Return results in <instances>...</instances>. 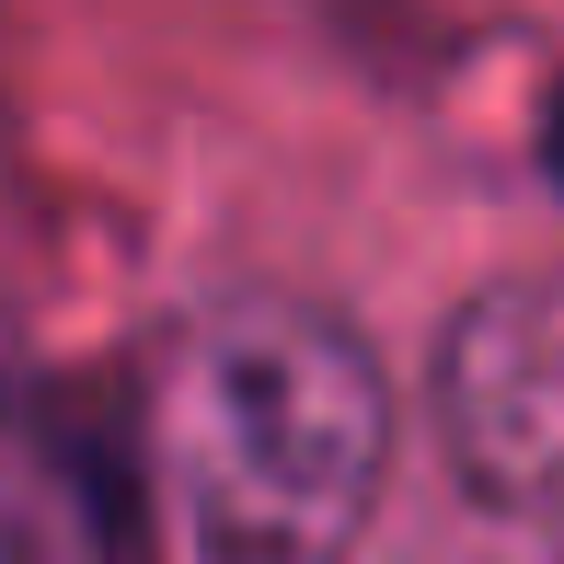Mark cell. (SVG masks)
Instances as JSON below:
<instances>
[{
  "label": "cell",
  "mask_w": 564,
  "mask_h": 564,
  "mask_svg": "<svg viewBox=\"0 0 564 564\" xmlns=\"http://www.w3.org/2000/svg\"><path fill=\"white\" fill-rule=\"evenodd\" d=\"M185 564H346L392 484V380L323 300L230 289L150 380Z\"/></svg>",
  "instance_id": "6da1fadb"
},
{
  "label": "cell",
  "mask_w": 564,
  "mask_h": 564,
  "mask_svg": "<svg viewBox=\"0 0 564 564\" xmlns=\"http://www.w3.org/2000/svg\"><path fill=\"white\" fill-rule=\"evenodd\" d=\"M438 449L484 519L564 530V265L484 276L438 335Z\"/></svg>",
  "instance_id": "7a4b0ae2"
},
{
  "label": "cell",
  "mask_w": 564,
  "mask_h": 564,
  "mask_svg": "<svg viewBox=\"0 0 564 564\" xmlns=\"http://www.w3.org/2000/svg\"><path fill=\"white\" fill-rule=\"evenodd\" d=\"M553 173H564V105H553Z\"/></svg>",
  "instance_id": "3957f363"
}]
</instances>
